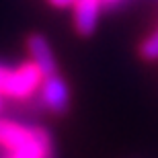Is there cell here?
Returning a JSON list of instances; mask_svg holds the SVG:
<instances>
[{
	"label": "cell",
	"mask_w": 158,
	"mask_h": 158,
	"mask_svg": "<svg viewBox=\"0 0 158 158\" xmlns=\"http://www.w3.org/2000/svg\"><path fill=\"white\" fill-rule=\"evenodd\" d=\"M41 84H43V72L33 60L19 66L0 64V97L2 99L29 103L39 94Z\"/></svg>",
	"instance_id": "6da1fadb"
},
{
	"label": "cell",
	"mask_w": 158,
	"mask_h": 158,
	"mask_svg": "<svg viewBox=\"0 0 158 158\" xmlns=\"http://www.w3.org/2000/svg\"><path fill=\"white\" fill-rule=\"evenodd\" d=\"M52 134L43 125L37 123H23L15 119L0 117V150L6 154H17L27 148L52 144Z\"/></svg>",
	"instance_id": "7a4b0ae2"
},
{
	"label": "cell",
	"mask_w": 158,
	"mask_h": 158,
	"mask_svg": "<svg viewBox=\"0 0 158 158\" xmlns=\"http://www.w3.org/2000/svg\"><path fill=\"white\" fill-rule=\"evenodd\" d=\"M39 103L53 115H64L70 109V88L60 74L43 78L39 88Z\"/></svg>",
	"instance_id": "3957f363"
},
{
	"label": "cell",
	"mask_w": 158,
	"mask_h": 158,
	"mask_svg": "<svg viewBox=\"0 0 158 158\" xmlns=\"http://www.w3.org/2000/svg\"><path fill=\"white\" fill-rule=\"evenodd\" d=\"M103 12L99 0H76L72 6V17H74V27L80 35L88 37L93 35L97 25H99V17Z\"/></svg>",
	"instance_id": "277c9868"
},
{
	"label": "cell",
	"mask_w": 158,
	"mask_h": 158,
	"mask_svg": "<svg viewBox=\"0 0 158 158\" xmlns=\"http://www.w3.org/2000/svg\"><path fill=\"white\" fill-rule=\"evenodd\" d=\"M27 49H29L31 60L41 68L43 78H49V76H56V74H58L56 56H53L52 47H49V43H47V39L43 35H39V33L31 35L29 39H27Z\"/></svg>",
	"instance_id": "5b68a950"
},
{
	"label": "cell",
	"mask_w": 158,
	"mask_h": 158,
	"mask_svg": "<svg viewBox=\"0 0 158 158\" xmlns=\"http://www.w3.org/2000/svg\"><path fill=\"white\" fill-rule=\"evenodd\" d=\"M140 56L148 62L158 60V31H154L152 35H148L140 43Z\"/></svg>",
	"instance_id": "8992f818"
},
{
	"label": "cell",
	"mask_w": 158,
	"mask_h": 158,
	"mask_svg": "<svg viewBox=\"0 0 158 158\" xmlns=\"http://www.w3.org/2000/svg\"><path fill=\"white\" fill-rule=\"evenodd\" d=\"M52 6H56V8H70V6H74V2L76 0H47Z\"/></svg>",
	"instance_id": "52a82bcc"
},
{
	"label": "cell",
	"mask_w": 158,
	"mask_h": 158,
	"mask_svg": "<svg viewBox=\"0 0 158 158\" xmlns=\"http://www.w3.org/2000/svg\"><path fill=\"white\" fill-rule=\"evenodd\" d=\"M101 6H119L123 0H99Z\"/></svg>",
	"instance_id": "ba28073f"
},
{
	"label": "cell",
	"mask_w": 158,
	"mask_h": 158,
	"mask_svg": "<svg viewBox=\"0 0 158 158\" xmlns=\"http://www.w3.org/2000/svg\"><path fill=\"white\" fill-rule=\"evenodd\" d=\"M2 101H4V99H2V97H0V111H2V105H4V103H2Z\"/></svg>",
	"instance_id": "9c48e42d"
},
{
	"label": "cell",
	"mask_w": 158,
	"mask_h": 158,
	"mask_svg": "<svg viewBox=\"0 0 158 158\" xmlns=\"http://www.w3.org/2000/svg\"><path fill=\"white\" fill-rule=\"evenodd\" d=\"M156 2H158V0H156Z\"/></svg>",
	"instance_id": "30bf717a"
}]
</instances>
